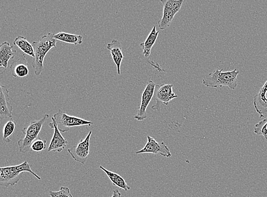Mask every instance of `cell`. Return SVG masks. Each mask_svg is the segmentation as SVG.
<instances>
[{
	"label": "cell",
	"instance_id": "6da1fadb",
	"mask_svg": "<svg viewBox=\"0 0 267 197\" xmlns=\"http://www.w3.org/2000/svg\"><path fill=\"white\" fill-rule=\"evenodd\" d=\"M53 35L54 34L49 33L43 36L39 42H34L32 44L35 53L32 67L34 69L36 76H40L44 70V60L47 53L52 48H56V40Z\"/></svg>",
	"mask_w": 267,
	"mask_h": 197
},
{
	"label": "cell",
	"instance_id": "7a4b0ae2",
	"mask_svg": "<svg viewBox=\"0 0 267 197\" xmlns=\"http://www.w3.org/2000/svg\"><path fill=\"white\" fill-rule=\"evenodd\" d=\"M24 172H28L39 180L41 178L31 169V165L25 161L15 166L0 168V186L8 188L18 183Z\"/></svg>",
	"mask_w": 267,
	"mask_h": 197
},
{
	"label": "cell",
	"instance_id": "3957f363",
	"mask_svg": "<svg viewBox=\"0 0 267 197\" xmlns=\"http://www.w3.org/2000/svg\"><path fill=\"white\" fill-rule=\"evenodd\" d=\"M239 71L235 69L232 71L223 72L216 70L212 73L207 74L202 80V84L207 87L217 88L228 87L232 89H236L237 85V76Z\"/></svg>",
	"mask_w": 267,
	"mask_h": 197
},
{
	"label": "cell",
	"instance_id": "277c9868",
	"mask_svg": "<svg viewBox=\"0 0 267 197\" xmlns=\"http://www.w3.org/2000/svg\"><path fill=\"white\" fill-rule=\"evenodd\" d=\"M49 117V115L45 114L40 120L32 121L28 127L24 128L22 131L25 136L18 141L20 152L26 153L30 151L32 143L38 138L43 126Z\"/></svg>",
	"mask_w": 267,
	"mask_h": 197
},
{
	"label": "cell",
	"instance_id": "5b68a950",
	"mask_svg": "<svg viewBox=\"0 0 267 197\" xmlns=\"http://www.w3.org/2000/svg\"><path fill=\"white\" fill-rule=\"evenodd\" d=\"M163 5L162 18L158 22L159 29L164 30L171 24L175 16L180 10L183 0H162Z\"/></svg>",
	"mask_w": 267,
	"mask_h": 197
},
{
	"label": "cell",
	"instance_id": "8992f818",
	"mask_svg": "<svg viewBox=\"0 0 267 197\" xmlns=\"http://www.w3.org/2000/svg\"><path fill=\"white\" fill-rule=\"evenodd\" d=\"M53 117L56 122L59 130L63 132L68 131L71 128L83 126H91L93 124L92 122L69 115L61 110H59Z\"/></svg>",
	"mask_w": 267,
	"mask_h": 197
},
{
	"label": "cell",
	"instance_id": "52a82bcc",
	"mask_svg": "<svg viewBox=\"0 0 267 197\" xmlns=\"http://www.w3.org/2000/svg\"><path fill=\"white\" fill-rule=\"evenodd\" d=\"M178 97V95L173 91V85H157L152 98L153 100L156 101L157 104L153 106L152 109L159 110L162 103L168 105L170 101Z\"/></svg>",
	"mask_w": 267,
	"mask_h": 197
},
{
	"label": "cell",
	"instance_id": "ba28073f",
	"mask_svg": "<svg viewBox=\"0 0 267 197\" xmlns=\"http://www.w3.org/2000/svg\"><path fill=\"white\" fill-rule=\"evenodd\" d=\"M92 131H90L89 134L84 140H82L78 145L69 148L68 152L74 161L85 164L86 163L90 152V140Z\"/></svg>",
	"mask_w": 267,
	"mask_h": 197
},
{
	"label": "cell",
	"instance_id": "9c48e42d",
	"mask_svg": "<svg viewBox=\"0 0 267 197\" xmlns=\"http://www.w3.org/2000/svg\"><path fill=\"white\" fill-rule=\"evenodd\" d=\"M156 84L152 81H149L147 86L142 95L141 103L139 108L135 119L139 121H143L147 119V109L149 104L150 103L152 100L156 89Z\"/></svg>",
	"mask_w": 267,
	"mask_h": 197
},
{
	"label": "cell",
	"instance_id": "30bf717a",
	"mask_svg": "<svg viewBox=\"0 0 267 197\" xmlns=\"http://www.w3.org/2000/svg\"><path fill=\"white\" fill-rule=\"evenodd\" d=\"M147 142L145 147L136 152L137 155L145 153H153L166 157H171V152L164 141L158 142L153 137L147 136Z\"/></svg>",
	"mask_w": 267,
	"mask_h": 197
},
{
	"label": "cell",
	"instance_id": "8fae6325",
	"mask_svg": "<svg viewBox=\"0 0 267 197\" xmlns=\"http://www.w3.org/2000/svg\"><path fill=\"white\" fill-rule=\"evenodd\" d=\"M49 126L51 129L54 130V131H53L50 146L48 148V152L53 151L60 153L65 150L68 145V142L63 136L60 130H59L56 122L53 117L51 118V122H50Z\"/></svg>",
	"mask_w": 267,
	"mask_h": 197
},
{
	"label": "cell",
	"instance_id": "7c38bea8",
	"mask_svg": "<svg viewBox=\"0 0 267 197\" xmlns=\"http://www.w3.org/2000/svg\"><path fill=\"white\" fill-rule=\"evenodd\" d=\"M9 90L0 82V119L12 120L13 106L10 103Z\"/></svg>",
	"mask_w": 267,
	"mask_h": 197
},
{
	"label": "cell",
	"instance_id": "4fadbf2b",
	"mask_svg": "<svg viewBox=\"0 0 267 197\" xmlns=\"http://www.w3.org/2000/svg\"><path fill=\"white\" fill-rule=\"evenodd\" d=\"M10 71L15 78H23L29 75L28 62L25 55H21L17 61L12 63Z\"/></svg>",
	"mask_w": 267,
	"mask_h": 197
},
{
	"label": "cell",
	"instance_id": "5bb4252c",
	"mask_svg": "<svg viewBox=\"0 0 267 197\" xmlns=\"http://www.w3.org/2000/svg\"><path fill=\"white\" fill-rule=\"evenodd\" d=\"M254 106L260 118H263L264 113L267 111V85L265 84L259 92L255 95Z\"/></svg>",
	"mask_w": 267,
	"mask_h": 197
},
{
	"label": "cell",
	"instance_id": "9a60e30c",
	"mask_svg": "<svg viewBox=\"0 0 267 197\" xmlns=\"http://www.w3.org/2000/svg\"><path fill=\"white\" fill-rule=\"evenodd\" d=\"M107 49L110 52L112 58L117 67V73L121 75V66L124 60V56L123 55L121 43L116 40H113L110 43L107 45Z\"/></svg>",
	"mask_w": 267,
	"mask_h": 197
},
{
	"label": "cell",
	"instance_id": "2e32d148",
	"mask_svg": "<svg viewBox=\"0 0 267 197\" xmlns=\"http://www.w3.org/2000/svg\"><path fill=\"white\" fill-rule=\"evenodd\" d=\"M13 46L5 42L0 45V68L6 70L10 60H13L17 54V51L13 50Z\"/></svg>",
	"mask_w": 267,
	"mask_h": 197
},
{
	"label": "cell",
	"instance_id": "e0dca14e",
	"mask_svg": "<svg viewBox=\"0 0 267 197\" xmlns=\"http://www.w3.org/2000/svg\"><path fill=\"white\" fill-rule=\"evenodd\" d=\"M159 34V31L157 30L156 26H154L145 41L141 44L143 54L146 57L150 56L152 48L157 41Z\"/></svg>",
	"mask_w": 267,
	"mask_h": 197
},
{
	"label": "cell",
	"instance_id": "ac0fdd59",
	"mask_svg": "<svg viewBox=\"0 0 267 197\" xmlns=\"http://www.w3.org/2000/svg\"><path fill=\"white\" fill-rule=\"evenodd\" d=\"M99 168L100 169L103 170L106 174L108 175L111 182L113 184V185L126 191L131 189V188L126 183L125 179L121 176L120 175L110 171V170L106 169L102 166H100Z\"/></svg>",
	"mask_w": 267,
	"mask_h": 197
},
{
	"label": "cell",
	"instance_id": "d6986e66",
	"mask_svg": "<svg viewBox=\"0 0 267 197\" xmlns=\"http://www.w3.org/2000/svg\"><path fill=\"white\" fill-rule=\"evenodd\" d=\"M55 40L73 45H81L83 38L81 35L72 34L61 32L53 35Z\"/></svg>",
	"mask_w": 267,
	"mask_h": 197
},
{
	"label": "cell",
	"instance_id": "ffe728a7",
	"mask_svg": "<svg viewBox=\"0 0 267 197\" xmlns=\"http://www.w3.org/2000/svg\"><path fill=\"white\" fill-rule=\"evenodd\" d=\"M13 46H17L19 49L33 58L35 57L34 50L33 45L26 40L24 36H19L16 38L13 43Z\"/></svg>",
	"mask_w": 267,
	"mask_h": 197
},
{
	"label": "cell",
	"instance_id": "44dd1931",
	"mask_svg": "<svg viewBox=\"0 0 267 197\" xmlns=\"http://www.w3.org/2000/svg\"><path fill=\"white\" fill-rule=\"evenodd\" d=\"M15 122L12 119L9 120L4 126L3 141L7 143H11L10 137L14 134L15 129Z\"/></svg>",
	"mask_w": 267,
	"mask_h": 197
},
{
	"label": "cell",
	"instance_id": "7402d4cb",
	"mask_svg": "<svg viewBox=\"0 0 267 197\" xmlns=\"http://www.w3.org/2000/svg\"><path fill=\"white\" fill-rule=\"evenodd\" d=\"M254 133L258 135H262L267 140V118L256 124L254 127Z\"/></svg>",
	"mask_w": 267,
	"mask_h": 197
},
{
	"label": "cell",
	"instance_id": "603a6c76",
	"mask_svg": "<svg viewBox=\"0 0 267 197\" xmlns=\"http://www.w3.org/2000/svg\"><path fill=\"white\" fill-rule=\"evenodd\" d=\"M47 141L36 139L35 140L30 147V151L40 152L44 151L46 148Z\"/></svg>",
	"mask_w": 267,
	"mask_h": 197
},
{
	"label": "cell",
	"instance_id": "cb8c5ba5",
	"mask_svg": "<svg viewBox=\"0 0 267 197\" xmlns=\"http://www.w3.org/2000/svg\"><path fill=\"white\" fill-rule=\"evenodd\" d=\"M49 194L51 197H73L70 189L67 187H64V186L61 188L60 191H50Z\"/></svg>",
	"mask_w": 267,
	"mask_h": 197
},
{
	"label": "cell",
	"instance_id": "d4e9b609",
	"mask_svg": "<svg viewBox=\"0 0 267 197\" xmlns=\"http://www.w3.org/2000/svg\"><path fill=\"white\" fill-rule=\"evenodd\" d=\"M111 197H121V193L118 189H116L113 191V195Z\"/></svg>",
	"mask_w": 267,
	"mask_h": 197
}]
</instances>
